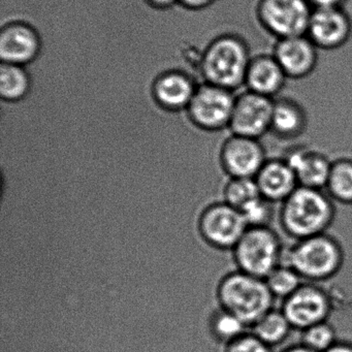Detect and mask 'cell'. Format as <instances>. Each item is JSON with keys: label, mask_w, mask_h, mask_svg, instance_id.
Listing matches in <instances>:
<instances>
[{"label": "cell", "mask_w": 352, "mask_h": 352, "mask_svg": "<svg viewBox=\"0 0 352 352\" xmlns=\"http://www.w3.org/2000/svg\"><path fill=\"white\" fill-rule=\"evenodd\" d=\"M335 217L333 199L320 189L298 186L280 204V228L294 241L325 234Z\"/></svg>", "instance_id": "obj_1"}, {"label": "cell", "mask_w": 352, "mask_h": 352, "mask_svg": "<svg viewBox=\"0 0 352 352\" xmlns=\"http://www.w3.org/2000/svg\"><path fill=\"white\" fill-rule=\"evenodd\" d=\"M345 261L341 243L325 234L294 241L284 251L282 265H289L305 282L319 283L333 279Z\"/></svg>", "instance_id": "obj_2"}, {"label": "cell", "mask_w": 352, "mask_h": 352, "mask_svg": "<svg viewBox=\"0 0 352 352\" xmlns=\"http://www.w3.org/2000/svg\"><path fill=\"white\" fill-rule=\"evenodd\" d=\"M217 294L223 310L249 327L274 308L276 300L265 279L242 271L226 275L218 286Z\"/></svg>", "instance_id": "obj_3"}, {"label": "cell", "mask_w": 352, "mask_h": 352, "mask_svg": "<svg viewBox=\"0 0 352 352\" xmlns=\"http://www.w3.org/2000/svg\"><path fill=\"white\" fill-rule=\"evenodd\" d=\"M251 59L248 47L242 40L222 36L206 50L201 61V75L208 83L239 94L247 90L246 75Z\"/></svg>", "instance_id": "obj_4"}, {"label": "cell", "mask_w": 352, "mask_h": 352, "mask_svg": "<svg viewBox=\"0 0 352 352\" xmlns=\"http://www.w3.org/2000/svg\"><path fill=\"white\" fill-rule=\"evenodd\" d=\"M232 250L239 271L265 279L282 265L285 248L271 226H261L247 228Z\"/></svg>", "instance_id": "obj_5"}, {"label": "cell", "mask_w": 352, "mask_h": 352, "mask_svg": "<svg viewBox=\"0 0 352 352\" xmlns=\"http://www.w3.org/2000/svg\"><path fill=\"white\" fill-rule=\"evenodd\" d=\"M333 298L319 283L304 282L296 292L282 300L281 310L294 329L302 331L311 325L329 320Z\"/></svg>", "instance_id": "obj_6"}, {"label": "cell", "mask_w": 352, "mask_h": 352, "mask_svg": "<svg viewBox=\"0 0 352 352\" xmlns=\"http://www.w3.org/2000/svg\"><path fill=\"white\" fill-rule=\"evenodd\" d=\"M313 8L308 0H263L259 16L276 38L306 36Z\"/></svg>", "instance_id": "obj_7"}, {"label": "cell", "mask_w": 352, "mask_h": 352, "mask_svg": "<svg viewBox=\"0 0 352 352\" xmlns=\"http://www.w3.org/2000/svg\"><path fill=\"white\" fill-rule=\"evenodd\" d=\"M236 92L213 84L201 86L189 104L193 122L208 131H220L230 126L236 104Z\"/></svg>", "instance_id": "obj_8"}, {"label": "cell", "mask_w": 352, "mask_h": 352, "mask_svg": "<svg viewBox=\"0 0 352 352\" xmlns=\"http://www.w3.org/2000/svg\"><path fill=\"white\" fill-rule=\"evenodd\" d=\"M274 100L245 90L236 96L230 122L232 135L261 140L271 131Z\"/></svg>", "instance_id": "obj_9"}, {"label": "cell", "mask_w": 352, "mask_h": 352, "mask_svg": "<svg viewBox=\"0 0 352 352\" xmlns=\"http://www.w3.org/2000/svg\"><path fill=\"white\" fill-rule=\"evenodd\" d=\"M277 157L285 160L294 170L298 186L325 189L331 174L333 158L329 154L305 144L284 146Z\"/></svg>", "instance_id": "obj_10"}, {"label": "cell", "mask_w": 352, "mask_h": 352, "mask_svg": "<svg viewBox=\"0 0 352 352\" xmlns=\"http://www.w3.org/2000/svg\"><path fill=\"white\" fill-rule=\"evenodd\" d=\"M222 168L232 178H255L267 162V149L261 140L230 135L220 148Z\"/></svg>", "instance_id": "obj_11"}, {"label": "cell", "mask_w": 352, "mask_h": 352, "mask_svg": "<svg viewBox=\"0 0 352 352\" xmlns=\"http://www.w3.org/2000/svg\"><path fill=\"white\" fill-rule=\"evenodd\" d=\"M204 238L217 248L234 249L248 226L239 210L226 203L207 208L199 221Z\"/></svg>", "instance_id": "obj_12"}, {"label": "cell", "mask_w": 352, "mask_h": 352, "mask_svg": "<svg viewBox=\"0 0 352 352\" xmlns=\"http://www.w3.org/2000/svg\"><path fill=\"white\" fill-rule=\"evenodd\" d=\"M351 23L342 8L313 10L306 36L321 49L341 46L349 38Z\"/></svg>", "instance_id": "obj_13"}, {"label": "cell", "mask_w": 352, "mask_h": 352, "mask_svg": "<svg viewBox=\"0 0 352 352\" xmlns=\"http://www.w3.org/2000/svg\"><path fill=\"white\" fill-rule=\"evenodd\" d=\"M42 42L38 32L28 24L11 22L0 34V56L5 63L30 65L38 57Z\"/></svg>", "instance_id": "obj_14"}, {"label": "cell", "mask_w": 352, "mask_h": 352, "mask_svg": "<svg viewBox=\"0 0 352 352\" xmlns=\"http://www.w3.org/2000/svg\"><path fill=\"white\" fill-rule=\"evenodd\" d=\"M273 100L271 131L267 135L278 143H283L284 146L302 144L308 127L304 109L289 98H276Z\"/></svg>", "instance_id": "obj_15"}, {"label": "cell", "mask_w": 352, "mask_h": 352, "mask_svg": "<svg viewBox=\"0 0 352 352\" xmlns=\"http://www.w3.org/2000/svg\"><path fill=\"white\" fill-rule=\"evenodd\" d=\"M318 48L307 36L282 38L278 42L274 58L289 78L308 75L316 65Z\"/></svg>", "instance_id": "obj_16"}, {"label": "cell", "mask_w": 352, "mask_h": 352, "mask_svg": "<svg viewBox=\"0 0 352 352\" xmlns=\"http://www.w3.org/2000/svg\"><path fill=\"white\" fill-rule=\"evenodd\" d=\"M254 179L261 197L273 204H281L298 187L294 170L277 156L267 158Z\"/></svg>", "instance_id": "obj_17"}, {"label": "cell", "mask_w": 352, "mask_h": 352, "mask_svg": "<svg viewBox=\"0 0 352 352\" xmlns=\"http://www.w3.org/2000/svg\"><path fill=\"white\" fill-rule=\"evenodd\" d=\"M287 76L274 56L251 59L246 75V89L275 98L283 89Z\"/></svg>", "instance_id": "obj_18"}, {"label": "cell", "mask_w": 352, "mask_h": 352, "mask_svg": "<svg viewBox=\"0 0 352 352\" xmlns=\"http://www.w3.org/2000/svg\"><path fill=\"white\" fill-rule=\"evenodd\" d=\"M153 90L156 100L162 107L174 110L189 106L195 94L190 78L179 72L160 76Z\"/></svg>", "instance_id": "obj_19"}, {"label": "cell", "mask_w": 352, "mask_h": 352, "mask_svg": "<svg viewBox=\"0 0 352 352\" xmlns=\"http://www.w3.org/2000/svg\"><path fill=\"white\" fill-rule=\"evenodd\" d=\"M251 329V333L273 348L286 341L294 327L281 309L273 308L261 317Z\"/></svg>", "instance_id": "obj_20"}, {"label": "cell", "mask_w": 352, "mask_h": 352, "mask_svg": "<svg viewBox=\"0 0 352 352\" xmlns=\"http://www.w3.org/2000/svg\"><path fill=\"white\" fill-rule=\"evenodd\" d=\"M325 189L333 201L352 205V156L333 158Z\"/></svg>", "instance_id": "obj_21"}, {"label": "cell", "mask_w": 352, "mask_h": 352, "mask_svg": "<svg viewBox=\"0 0 352 352\" xmlns=\"http://www.w3.org/2000/svg\"><path fill=\"white\" fill-rule=\"evenodd\" d=\"M30 88V74L18 65L3 63L0 67V96L3 100L17 102Z\"/></svg>", "instance_id": "obj_22"}, {"label": "cell", "mask_w": 352, "mask_h": 352, "mask_svg": "<svg viewBox=\"0 0 352 352\" xmlns=\"http://www.w3.org/2000/svg\"><path fill=\"white\" fill-rule=\"evenodd\" d=\"M265 283L274 298L284 300L304 283L302 278L289 265H280L265 278Z\"/></svg>", "instance_id": "obj_23"}, {"label": "cell", "mask_w": 352, "mask_h": 352, "mask_svg": "<svg viewBox=\"0 0 352 352\" xmlns=\"http://www.w3.org/2000/svg\"><path fill=\"white\" fill-rule=\"evenodd\" d=\"M224 197L226 204L241 212L261 195L254 178H232L224 189Z\"/></svg>", "instance_id": "obj_24"}, {"label": "cell", "mask_w": 352, "mask_h": 352, "mask_svg": "<svg viewBox=\"0 0 352 352\" xmlns=\"http://www.w3.org/2000/svg\"><path fill=\"white\" fill-rule=\"evenodd\" d=\"M300 333V343L315 352H325L338 341L337 331L329 320L311 325Z\"/></svg>", "instance_id": "obj_25"}, {"label": "cell", "mask_w": 352, "mask_h": 352, "mask_svg": "<svg viewBox=\"0 0 352 352\" xmlns=\"http://www.w3.org/2000/svg\"><path fill=\"white\" fill-rule=\"evenodd\" d=\"M248 327L241 319L226 310L216 315L213 322L216 338L228 344L246 333Z\"/></svg>", "instance_id": "obj_26"}, {"label": "cell", "mask_w": 352, "mask_h": 352, "mask_svg": "<svg viewBox=\"0 0 352 352\" xmlns=\"http://www.w3.org/2000/svg\"><path fill=\"white\" fill-rule=\"evenodd\" d=\"M274 204L265 197H259L256 201L245 208L242 213L248 228L270 226L274 216Z\"/></svg>", "instance_id": "obj_27"}, {"label": "cell", "mask_w": 352, "mask_h": 352, "mask_svg": "<svg viewBox=\"0 0 352 352\" xmlns=\"http://www.w3.org/2000/svg\"><path fill=\"white\" fill-rule=\"evenodd\" d=\"M226 352H274L271 346L261 341L254 333H246L228 344Z\"/></svg>", "instance_id": "obj_28"}, {"label": "cell", "mask_w": 352, "mask_h": 352, "mask_svg": "<svg viewBox=\"0 0 352 352\" xmlns=\"http://www.w3.org/2000/svg\"><path fill=\"white\" fill-rule=\"evenodd\" d=\"M313 10L337 9L343 7L345 0H308Z\"/></svg>", "instance_id": "obj_29"}, {"label": "cell", "mask_w": 352, "mask_h": 352, "mask_svg": "<svg viewBox=\"0 0 352 352\" xmlns=\"http://www.w3.org/2000/svg\"><path fill=\"white\" fill-rule=\"evenodd\" d=\"M325 352H352V343L351 342L338 340V341Z\"/></svg>", "instance_id": "obj_30"}, {"label": "cell", "mask_w": 352, "mask_h": 352, "mask_svg": "<svg viewBox=\"0 0 352 352\" xmlns=\"http://www.w3.org/2000/svg\"><path fill=\"white\" fill-rule=\"evenodd\" d=\"M214 0H181V3L185 7L191 8V9H201V8L207 7Z\"/></svg>", "instance_id": "obj_31"}, {"label": "cell", "mask_w": 352, "mask_h": 352, "mask_svg": "<svg viewBox=\"0 0 352 352\" xmlns=\"http://www.w3.org/2000/svg\"><path fill=\"white\" fill-rule=\"evenodd\" d=\"M282 352H315L313 350L309 349L306 346L302 345V343L296 344V345L289 346L285 348Z\"/></svg>", "instance_id": "obj_32"}, {"label": "cell", "mask_w": 352, "mask_h": 352, "mask_svg": "<svg viewBox=\"0 0 352 352\" xmlns=\"http://www.w3.org/2000/svg\"><path fill=\"white\" fill-rule=\"evenodd\" d=\"M149 1L158 7L166 8V6H172L176 0H149Z\"/></svg>", "instance_id": "obj_33"}]
</instances>
